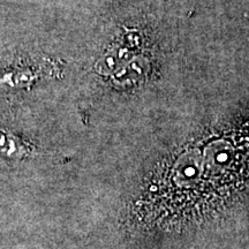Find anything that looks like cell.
Here are the masks:
<instances>
[{
	"label": "cell",
	"mask_w": 249,
	"mask_h": 249,
	"mask_svg": "<svg viewBox=\"0 0 249 249\" xmlns=\"http://www.w3.org/2000/svg\"><path fill=\"white\" fill-rule=\"evenodd\" d=\"M27 154L28 149L18 136L0 129V156L9 160H21Z\"/></svg>",
	"instance_id": "1"
}]
</instances>
